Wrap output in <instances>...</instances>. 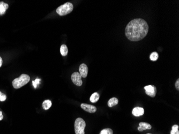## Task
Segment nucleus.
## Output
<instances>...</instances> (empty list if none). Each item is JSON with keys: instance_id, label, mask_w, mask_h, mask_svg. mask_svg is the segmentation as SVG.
I'll use <instances>...</instances> for the list:
<instances>
[{"instance_id": "2eb2a0df", "label": "nucleus", "mask_w": 179, "mask_h": 134, "mask_svg": "<svg viewBox=\"0 0 179 134\" xmlns=\"http://www.w3.org/2000/svg\"><path fill=\"white\" fill-rule=\"evenodd\" d=\"M51 101L49 100H46L43 103V107L45 110H48L51 108Z\"/></svg>"}, {"instance_id": "9d476101", "label": "nucleus", "mask_w": 179, "mask_h": 134, "mask_svg": "<svg viewBox=\"0 0 179 134\" xmlns=\"http://www.w3.org/2000/svg\"><path fill=\"white\" fill-rule=\"evenodd\" d=\"M152 128V126L150 125L149 123H146V122H140L139 124V127H138V130L139 131H142L146 130V129H151Z\"/></svg>"}, {"instance_id": "1a4fd4ad", "label": "nucleus", "mask_w": 179, "mask_h": 134, "mask_svg": "<svg viewBox=\"0 0 179 134\" xmlns=\"http://www.w3.org/2000/svg\"><path fill=\"white\" fill-rule=\"evenodd\" d=\"M132 113L135 116L139 117L140 116H142L144 113V110L143 108L139 107H136L132 109Z\"/></svg>"}, {"instance_id": "0eeeda50", "label": "nucleus", "mask_w": 179, "mask_h": 134, "mask_svg": "<svg viewBox=\"0 0 179 134\" xmlns=\"http://www.w3.org/2000/svg\"><path fill=\"white\" fill-rule=\"evenodd\" d=\"M80 107L82 109H83L84 111L90 113H94L97 111L96 107L91 105L86 104L83 103L81 104Z\"/></svg>"}, {"instance_id": "39448f33", "label": "nucleus", "mask_w": 179, "mask_h": 134, "mask_svg": "<svg viewBox=\"0 0 179 134\" xmlns=\"http://www.w3.org/2000/svg\"><path fill=\"white\" fill-rule=\"evenodd\" d=\"M71 81L73 84L78 86H80L83 84V81L82 80V76L78 72H75L71 75Z\"/></svg>"}, {"instance_id": "423d86ee", "label": "nucleus", "mask_w": 179, "mask_h": 134, "mask_svg": "<svg viewBox=\"0 0 179 134\" xmlns=\"http://www.w3.org/2000/svg\"><path fill=\"white\" fill-rule=\"evenodd\" d=\"M144 89L145 90V93L146 94L151 97H155L157 93V89L154 85L145 86L144 87Z\"/></svg>"}, {"instance_id": "4be33fe9", "label": "nucleus", "mask_w": 179, "mask_h": 134, "mask_svg": "<svg viewBox=\"0 0 179 134\" xmlns=\"http://www.w3.org/2000/svg\"><path fill=\"white\" fill-rule=\"evenodd\" d=\"M3 119V116L2 115V113L0 111V121Z\"/></svg>"}, {"instance_id": "aec40b11", "label": "nucleus", "mask_w": 179, "mask_h": 134, "mask_svg": "<svg viewBox=\"0 0 179 134\" xmlns=\"http://www.w3.org/2000/svg\"><path fill=\"white\" fill-rule=\"evenodd\" d=\"M40 79H36L35 81H32L33 86L34 87V88H37V85L38 83H39V82H40Z\"/></svg>"}, {"instance_id": "412c9836", "label": "nucleus", "mask_w": 179, "mask_h": 134, "mask_svg": "<svg viewBox=\"0 0 179 134\" xmlns=\"http://www.w3.org/2000/svg\"><path fill=\"white\" fill-rule=\"evenodd\" d=\"M176 89L178 90H179V79H177V81H176Z\"/></svg>"}, {"instance_id": "5701e85b", "label": "nucleus", "mask_w": 179, "mask_h": 134, "mask_svg": "<svg viewBox=\"0 0 179 134\" xmlns=\"http://www.w3.org/2000/svg\"><path fill=\"white\" fill-rule=\"evenodd\" d=\"M2 64H3V60H2V57L0 56V67L2 66Z\"/></svg>"}, {"instance_id": "9b49d317", "label": "nucleus", "mask_w": 179, "mask_h": 134, "mask_svg": "<svg viewBox=\"0 0 179 134\" xmlns=\"http://www.w3.org/2000/svg\"><path fill=\"white\" fill-rule=\"evenodd\" d=\"M9 8V5L3 2H0V15H3L5 13Z\"/></svg>"}, {"instance_id": "dca6fc26", "label": "nucleus", "mask_w": 179, "mask_h": 134, "mask_svg": "<svg viewBox=\"0 0 179 134\" xmlns=\"http://www.w3.org/2000/svg\"><path fill=\"white\" fill-rule=\"evenodd\" d=\"M158 57H159V55L157 52L152 53L150 56V60L152 61H157L158 59Z\"/></svg>"}, {"instance_id": "6ab92c4d", "label": "nucleus", "mask_w": 179, "mask_h": 134, "mask_svg": "<svg viewBox=\"0 0 179 134\" xmlns=\"http://www.w3.org/2000/svg\"><path fill=\"white\" fill-rule=\"evenodd\" d=\"M6 99H7L6 95L2 93L1 92H0V101H4L6 100Z\"/></svg>"}, {"instance_id": "20e7f679", "label": "nucleus", "mask_w": 179, "mask_h": 134, "mask_svg": "<svg viewBox=\"0 0 179 134\" xmlns=\"http://www.w3.org/2000/svg\"><path fill=\"white\" fill-rule=\"evenodd\" d=\"M86 123L84 120L80 118H77L75 122V131L76 134H85Z\"/></svg>"}, {"instance_id": "ddd939ff", "label": "nucleus", "mask_w": 179, "mask_h": 134, "mask_svg": "<svg viewBox=\"0 0 179 134\" xmlns=\"http://www.w3.org/2000/svg\"><path fill=\"white\" fill-rule=\"evenodd\" d=\"M99 98H100V96H99V93L95 92L92 94L90 98V100L92 103H95L99 100Z\"/></svg>"}, {"instance_id": "f3484780", "label": "nucleus", "mask_w": 179, "mask_h": 134, "mask_svg": "<svg viewBox=\"0 0 179 134\" xmlns=\"http://www.w3.org/2000/svg\"><path fill=\"white\" fill-rule=\"evenodd\" d=\"M171 134H179V126L175 124L172 127Z\"/></svg>"}, {"instance_id": "4468645a", "label": "nucleus", "mask_w": 179, "mask_h": 134, "mask_svg": "<svg viewBox=\"0 0 179 134\" xmlns=\"http://www.w3.org/2000/svg\"><path fill=\"white\" fill-rule=\"evenodd\" d=\"M60 53L62 56H65L67 55L68 53V47L66 45H62L60 47Z\"/></svg>"}, {"instance_id": "7ed1b4c3", "label": "nucleus", "mask_w": 179, "mask_h": 134, "mask_svg": "<svg viewBox=\"0 0 179 134\" xmlns=\"http://www.w3.org/2000/svg\"><path fill=\"white\" fill-rule=\"evenodd\" d=\"M73 4L70 2H67L58 8L56 12L60 16H63L70 14L73 11Z\"/></svg>"}, {"instance_id": "f257e3e1", "label": "nucleus", "mask_w": 179, "mask_h": 134, "mask_svg": "<svg viewBox=\"0 0 179 134\" xmlns=\"http://www.w3.org/2000/svg\"><path fill=\"white\" fill-rule=\"evenodd\" d=\"M149 32V25L142 18L134 19L128 23L125 29L127 38L132 41H138L146 37Z\"/></svg>"}, {"instance_id": "6e6552de", "label": "nucleus", "mask_w": 179, "mask_h": 134, "mask_svg": "<svg viewBox=\"0 0 179 134\" xmlns=\"http://www.w3.org/2000/svg\"><path fill=\"white\" fill-rule=\"evenodd\" d=\"M88 67L85 64H81L80 66L79 71L81 76L83 78H86L88 74Z\"/></svg>"}, {"instance_id": "f8f14e48", "label": "nucleus", "mask_w": 179, "mask_h": 134, "mask_svg": "<svg viewBox=\"0 0 179 134\" xmlns=\"http://www.w3.org/2000/svg\"><path fill=\"white\" fill-rule=\"evenodd\" d=\"M119 103V100L118 99L115 98V97H113V98H112L111 99H110L108 102V106L110 107H112L114 106L117 105Z\"/></svg>"}, {"instance_id": "b1692460", "label": "nucleus", "mask_w": 179, "mask_h": 134, "mask_svg": "<svg viewBox=\"0 0 179 134\" xmlns=\"http://www.w3.org/2000/svg\"></svg>"}, {"instance_id": "f03ea898", "label": "nucleus", "mask_w": 179, "mask_h": 134, "mask_svg": "<svg viewBox=\"0 0 179 134\" xmlns=\"http://www.w3.org/2000/svg\"><path fill=\"white\" fill-rule=\"evenodd\" d=\"M30 77L29 76L26 74H22L19 78H15L12 81V85L13 87L16 89H18L22 86L25 85L29 82Z\"/></svg>"}, {"instance_id": "a211bd4d", "label": "nucleus", "mask_w": 179, "mask_h": 134, "mask_svg": "<svg viewBox=\"0 0 179 134\" xmlns=\"http://www.w3.org/2000/svg\"><path fill=\"white\" fill-rule=\"evenodd\" d=\"M113 134V131L110 129V128H106L104 129H102V131H101L100 134Z\"/></svg>"}]
</instances>
